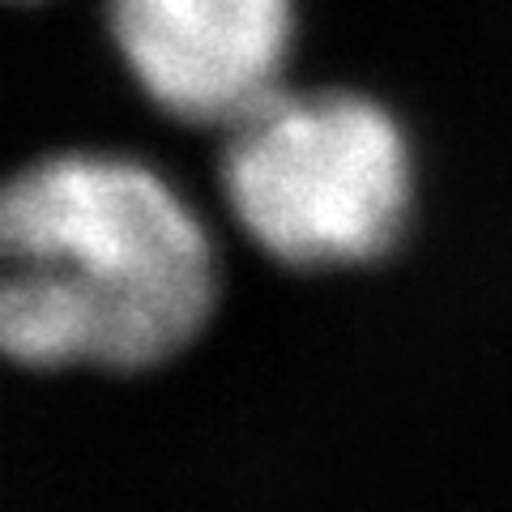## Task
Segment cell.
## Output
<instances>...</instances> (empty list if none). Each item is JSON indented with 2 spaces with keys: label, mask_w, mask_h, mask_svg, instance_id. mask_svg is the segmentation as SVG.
I'll use <instances>...</instances> for the list:
<instances>
[{
  "label": "cell",
  "mask_w": 512,
  "mask_h": 512,
  "mask_svg": "<svg viewBox=\"0 0 512 512\" xmlns=\"http://www.w3.org/2000/svg\"><path fill=\"white\" fill-rule=\"evenodd\" d=\"M214 308V248L163 175L52 154L0 180V355L22 367H150Z\"/></svg>",
  "instance_id": "1"
},
{
  "label": "cell",
  "mask_w": 512,
  "mask_h": 512,
  "mask_svg": "<svg viewBox=\"0 0 512 512\" xmlns=\"http://www.w3.org/2000/svg\"><path fill=\"white\" fill-rule=\"evenodd\" d=\"M410 146L380 103L346 90H278L231 124L222 192L256 244L286 265L372 261L402 235Z\"/></svg>",
  "instance_id": "2"
},
{
  "label": "cell",
  "mask_w": 512,
  "mask_h": 512,
  "mask_svg": "<svg viewBox=\"0 0 512 512\" xmlns=\"http://www.w3.org/2000/svg\"><path fill=\"white\" fill-rule=\"evenodd\" d=\"M107 22L167 116L231 128L282 90L295 0H107Z\"/></svg>",
  "instance_id": "3"
}]
</instances>
